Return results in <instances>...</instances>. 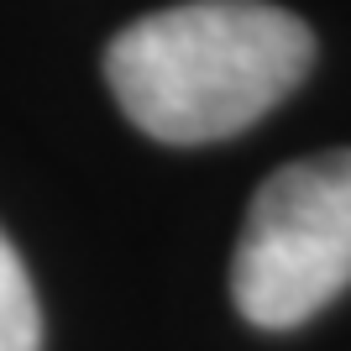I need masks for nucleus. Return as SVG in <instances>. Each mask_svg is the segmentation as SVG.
I'll return each mask as SVG.
<instances>
[{"label":"nucleus","mask_w":351,"mask_h":351,"mask_svg":"<svg viewBox=\"0 0 351 351\" xmlns=\"http://www.w3.org/2000/svg\"><path fill=\"white\" fill-rule=\"evenodd\" d=\"M315 37L263 0H189L121 32L105 79L147 136L173 147L247 132L304 84Z\"/></svg>","instance_id":"nucleus-1"},{"label":"nucleus","mask_w":351,"mask_h":351,"mask_svg":"<svg viewBox=\"0 0 351 351\" xmlns=\"http://www.w3.org/2000/svg\"><path fill=\"white\" fill-rule=\"evenodd\" d=\"M351 283V147L289 162L247 210L231 263L236 309L257 330H293Z\"/></svg>","instance_id":"nucleus-2"},{"label":"nucleus","mask_w":351,"mask_h":351,"mask_svg":"<svg viewBox=\"0 0 351 351\" xmlns=\"http://www.w3.org/2000/svg\"><path fill=\"white\" fill-rule=\"evenodd\" d=\"M0 351H43V315L27 263L0 231Z\"/></svg>","instance_id":"nucleus-3"}]
</instances>
